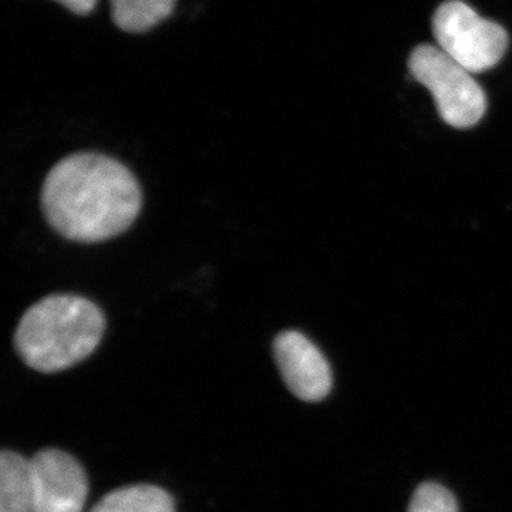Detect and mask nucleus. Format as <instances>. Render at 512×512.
<instances>
[{
    "label": "nucleus",
    "instance_id": "obj_1",
    "mask_svg": "<svg viewBox=\"0 0 512 512\" xmlns=\"http://www.w3.org/2000/svg\"><path fill=\"white\" fill-rule=\"evenodd\" d=\"M143 205L137 178L113 158L77 153L47 174L42 208L47 222L70 241L94 244L127 231Z\"/></svg>",
    "mask_w": 512,
    "mask_h": 512
},
{
    "label": "nucleus",
    "instance_id": "obj_2",
    "mask_svg": "<svg viewBox=\"0 0 512 512\" xmlns=\"http://www.w3.org/2000/svg\"><path fill=\"white\" fill-rule=\"evenodd\" d=\"M106 329L96 303L77 295H50L30 306L15 333L20 359L40 373H56L92 355Z\"/></svg>",
    "mask_w": 512,
    "mask_h": 512
},
{
    "label": "nucleus",
    "instance_id": "obj_3",
    "mask_svg": "<svg viewBox=\"0 0 512 512\" xmlns=\"http://www.w3.org/2000/svg\"><path fill=\"white\" fill-rule=\"evenodd\" d=\"M414 79L430 90L441 119L456 128L473 127L484 116L487 99L471 73L437 46L421 45L409 60Z\"/></svg>",
    "mask_w": 512,
    "mask_h": 512
},
{
    "label": "nucleus",
    "instance_id": "obj_4",
    "mask_svg": "<svg viewBox=\"0 0 512 512\" xmlns=\"http://www.w3.org/2000/svg\"><path fill=\"white\" fill-rule=\"evenodd\" d=\"M433 32L437 47L470 73L494 67L508 46L503 26L481 18L460 0H450L436 10Z\"/></svg>",
    "mask_w": 512,
    "mask_h": 512
},
{
    "label": "nucleus",
    "instance_id": "obj_5",
    "mask_svg": "<svg viewBox=\"0 0 512 512\" xmlns=\"http://www.w3.org/2000/svg\"><path fill=\"white\" fill-rule=\"evenodd\" d=\"M36 512H82L89 481L82 464L70 454L46 448L30 458Z\"/></svg>",
    "mask_w": 512,
    "mask_h": 512
},
{
    "label": "nucleus",
    "instance_id": "obj_6",
    "mask_svg": "<svg viewBox=\"0 0 512 512\" xmlns=\"http://www.w3.org/2000/svg\"><path fill=\"white\" fill-rule=\"evenodd\" d=\"M274 357L288 389L303 402L325 399L332 389V370L326 357L296 330L276 336Z\"/></svg>",
    "mask_w": 512,
    "mask_h": 512
},
{
    "label": "nucleus",
    "instance_id": "obj_7",
    "mask_svg": "<svg viewBox=\"0 0 512 512\" xmlns=\"http://www.w3.org/2000/svg\"><path fill=\"white\" fill-rule=\"evenodd\" d=\"M0 512H36L30 460L15 451L0 456Z\"/></svg>",
    "mask_w": 512,
    "mask_h": 512
},
{
    "label": "nucleus",
    "instance_id": "obj_8",
    "mask_svg": "<svg viewBox=\"0 0 512 512\" xmlns=\"http://www.w3.org/2000/svg\"><path fill=\"white\" fill-rule=\"evenodd\" d=\"M92 512H175L171 495L156 485H131L104 495Z\"/></svg>",
    "mask_w": 512,
    "mask_h": 512
},
{
    "label": "nucleus",
    "instance_id": "obj_9",
    "mask_svg": "<svg viewBox=\"0 0 512 512\" xmlns=\"http://www.w3.org/2000/svg\"><path fill=\"white\" fill-rule=\"evenodd\" d=\"M114 23L126 32H146L173 13L175 0H110Z\"/></svg>",
    "mask_w": 512,
    "mask_h": 512
},
{
    "label": "nucleus",
    "instance_id": "obj_10",
    "mask_svg": "<svg viewBox=\"0 0 512 512\" xmlns=\"http://www.w3.org/2000/svg\"><path fill=\"white\" fill-rule=\"evenodd\" d=\"M409 512H458V504L443 485L424 483L414 493Z\"/></svg>",
    "mask_w": 512,
    "mask_h": 512
},
{
    "label": "nucleus",
    "instance_id": "obj_11",
    "mask_svg": "<svg viewBox=\"0 0 512 512\" xmlns=\"http://www.w3.org/2000/svg\"><path fill=\"white\" fill-rule=\"evenodd\" d=\"M77 15H87L96 8L97 0H56Z\"/></svg>",
    "mask_w": 512,
    "mask_h": 512
}]
</instances>
